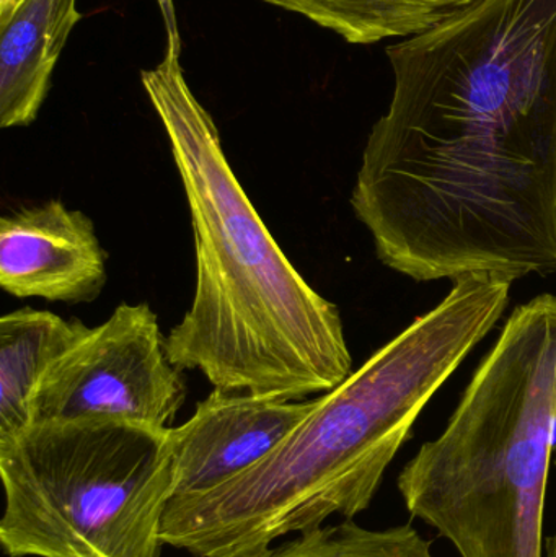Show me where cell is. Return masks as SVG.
Instances as JSON below:
<instances>
[{
	"instance_id": "6da1fadb",
	"label": "cell",
	"mask_w": 556,
	"mask_h": 557,
	"mask_svg": "<svg viewBox=\"0 0 556 557\" xmlns=\"http://www.w3.org/2000/svg\"><path fill=\"white\" fill-rule=\"evenodd\" d=\"M394 94L351 193L385 267L417 282L556 273V41L472 13L392 46Z\"/></svg>"
},
{
	"instance_id": "7a4b0ae2",
	"label": "cell",
	"mask_w": 556,
	"mask_h": 557,
	"mask_svg": "<svg viewBox=\"0 0 556 557\" xmlns=\"http://www.w3.org/2000/svg\"><path fill=\"white\" fill-rule=\"evenodd\" d=\"M372 354L271 451L201 496L172 499L165 546L195 557H248L291 533L369 509L415 422L502 320L511 282L466 276Z\"/></svg>"
},
{
	"instance_id": "3957f363",
	"label": "cell",
	"mask_w": 556,
	"mask_h": 557,
	"mask_svg": "<svg viewBox=\"0 0 556 557\" xmlns=\"http://www.w3.org/2000/svg\"><path fill=\"white\" fill-rule=\"evenodd\" d=\"M140 82L169 137L195 237V297L165 336L170 360L224 392L289 401L332 392L353 373L338 307L268 231L180 55L166 51Z\"/></svg>"
},
{
	"instance_id": "277c9868",
	"label": "cell",
	"mask_w": 556,
	"mask_h": 557,
	"mask_svg": "<svg viewBox=\"0 0 556 557\" xmlns=\"http://www.w3.org/2000/svg\"><path fill=\"white\" fill-rule=\"evenodd\" d=\"M556 432V295L512 310L446 429L398 474L405 507L460 557H544Z\"/></svg>"
},
{
	"instance_id": "5b68a950",
	"label": "cell",
	"mask_w": 556,
	"mask_h": 557,
	"mask_svg": "<svg viewBox=\"0 0 556 557\" xmlns=\"http://www.w3.org/2000/svg\"><path fill=\"white\" fill-rule=\"evenodd\" d=\"M9 557H160L173 493L170 428L32 424L0 442Z\"/></svg>"
},
{
	"instance_id": "8992f818",
	"label": "cell",
	"mask_w": 556,
	"mask_h": 557,
	"mask_svg": "<svg viewBox=\"0 0 556 557\" xmlns=\"http://www.w3.org/2000/svg\"><path fill=\"white\" fill-rule=\"evenodd\" d=\"M185 399V376L166 354L157 314L147 304H123L46 370L32 421L107 419L169 429Z\"/></svg>"
},
{
	"instance_id": "52a82bcc",
	"label": "cell",
	"mask_w": 556,
	"mask_h": 557,
	"mask_svg": "<svg viewBox=\"0 0 556 557\" xmlns=\"http://www.w3.org/2000/svg\"><path fill=\"white\" fill-rule=\"evenodd\" d=\"M316 401L212 389L185 424L170 428L172 499L201 496L263 460Z\"/></svg>"
},
{
	"instance_id": "ba28073f",
	"label": "cell",
	"mask_w": 556,
	"mask_h": 557,
	"mask_svg": "<svg viewBox=\"0 0 556 557\" xmlns=\"http://www.w3.org/2000/svg\"><path fill=\"white\" fill-rule=\"evenodd\" d=\"M94 221L58 199L0 219V287L18 298L90 304L107 285Z\"/></svg>"
},
{
	"instance_id": "9c48e42d",
	"label": "cell",
	"mask_w": 556,
	"mask_h": 557,
	"mask_svg": "<svg viewBox=\"0 0 556 557\" xmlns=\"http://www.w3.org/2000/svg\"><path fill=\"white\" fill-rule=\"evenodd\" d=\"M82 20L77 0H25L0 23V126H29L52 85L55 64Z\"/></svg>"
},
{
	"instance_id": "30bf717a",
	"label": "cell",
	"mask_w": 556,
	"mask_h": 557,
	"mask_svg": "<svg viewBox=\"0 0 556 557\" xmlns=\"http://www.w3.org/2000/svg\"><path fill=\"white\" fill-rule=\"evenodd\" d=\"M87 330L81 320L29 307L0 318V442L33 424L32 403L46 370Z\"/></svg>"
},
{
	"instance_id": "8fae6325",
	"label": "cell",
	"mask_w": 556,
	"mask_h": 557,
	"mask_svg": "<svg viewBox=\"0 0 556 557\" xmlns=\"http://www.w3.org/2000/svg\"><path fill=\"white\" fill-rule=\"evenodd\" d=\"M248 557H434L431 543L407 522L391 529H366L353 519L317 527L280 546Z\"/></svg>"
},
{
	"instance_id": "7c38bea8",
	"label": "cell",
	"mask_w": 556,
	"mask_h": 557,
	"mask_svg": "<svg viewBox=\"0 0 556 557\" xmlns=\"http://www.w3.org/2000/svg\"><path fill=\"white\" fill-rule=\"evenodd\" d=\"M160 12H162L163 23H165L166 41L169 48L166 51L182 54V36H180L178 20H176L175 3L173 0H157Z\"/></svg>"
},
{
	"instance_id": "4fadbf2b",
	"label": "cell",
	"mask_w": 556,
	"mask_h": 557,
	"mask_svg": "<svg viewBox=\"0 0 556 557\" xmlns=\"http://www.w3.org/2000/svg\"><path fill=\"white\" fill-rule=\"evenodd\" d=\"M25 0H0V23L5 22Z\"/></svg>"
},
{
	"instance_id": "5bb4252c",
	"label": "cell",
	"mask_w": 556,
	"mask_h": 557,
	"mask_svg": "<svg viewBox=\"0 0 556 557\" xmlns=\"http://www.w3.org/2000/svg\"><path fill=\"white\" fill-rule=\"evenodd\" d=\"M552 465H554V468L556 470V444L554 447V454H552ZM545 556L544 557H556V530L554 532V535L548 536L547 540H545Z\"/></svg>"
}]
</instances>
